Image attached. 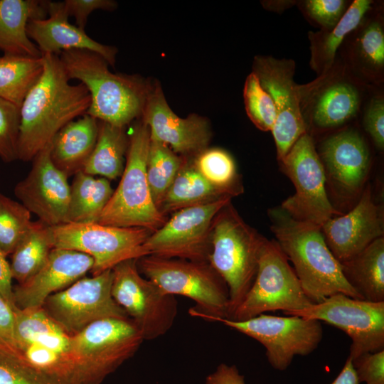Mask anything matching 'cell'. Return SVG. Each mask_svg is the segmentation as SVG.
Returning <instances> with one entry per match:
<instances>
[{
    "instance_id": "1",
    "label": "cell",
    "mask_w": 384,
    "mask_h": 384,
    "mask_svg": "<svg viewBox=\"0 0 384 384\" xmlns=\"http://www.w3.org/2000/svg\"><path fill=\"white\" fill-rule=\"evenodd\" d=\"M43 72L20 107L18 159L29 161L68 123L86 114L90 95L81 82L71 85L59 56L44 54Z\"/></svg>"
},
{
    "instance_id": "2",
    "label": "cell",
    "mask_w": 384,
    "mask_h": 384,
    "mask_svg": "<svg viewBox=\"0 0 384 384\" xmlns=\"http://www.w3.org/2000/svg\"><path fill=\"white\" fill-rule=\"evenodd\" d=\"M269 217L275 241L293 264L304 293L314 304L340 293L363 300L346 280L321 227L294 219L281 207L270 209Z\"/></svg>"
},
{
    "instance_id": "3",
    "label": "cell",
    "mask_w": 384,
    "mask_h": 384,
    "mask_svg": "<svg viewBox=\"0 0 384 384\" xmlns=\"http://www.w3.org/2000/svg\"><path fill=\"white\" fill-rule=\"evenodd\" d=\"M58 56L68 78L79 80L90 92L85 114L118 127L142 116L148 85L140 78L112 73L106 60L90 50H69Z\"/></svg>"
},
{
    "instance_id": "4",
    "label": "cell",
    "mask_w": 384,
    "mask_h": 384,
    "mask_svg": "<svg viewBox=\"0 0 384 384\" xmlns=\"http://www.w3.org/2000/svg\"><path fill=\"white\" fill-rule=\"evenodd\" d=\"M144 341L129 318L91 324L70 336L65 353L70 384H102L136 353Z\"/></svg>"
},
{
    "instance_id": "5",
    "label": "cell",
    "mask_w": 384,
    "mask_h": 384,
    "mask_svg": "<svg viewBox=\"0 0 384 384\" xmlns=\"http://www.w3.org/2000/svg\"><path fill=\"white\" fill-rule=\"evenodd\" d=\"M264 238L245 223L230 203L213 220L208 262L228 288V319L242 303L255 280Z\"/></svg>"
},
{
    "instance_id": "6",
    "label": "cell",
    "mask_w": 384,
    "mask_h": 384,
    "mask_svg": "<svg viewBox=\"0 0 384 384\" xmlns=\"http://www.w3.org/2000/svg\"><path fill=\"white\" fill-rule=\"evenodd\" d=\"M137 265L141 274L164 292L193 300L191 316L215 322L228 318V288L208 262L149 255L137 259Z\"/></svg>"
},
{
    "instance_id": "7",
    "label": "cell",
    "mask_w": 384,
    "mask_h": 384,
    "mask_svg": "<svg viewBox=\"0 0 384 384\" xmlns=\"http://www.w3.org/2000/svg\"><path fill=\"white\" fill-rule=\"evenodd\" d=\"M150 141L149 127L142 120L137 122L129 137L121 180L97 223L142 228L153 233L166 221L152 199L147 181L146 168Z\"/></svg>"
},
{
    "instance_id": "8",
    "label": "cell",
    "mask_w": 384,
    "mask_h": 384,
    "mask_svg": "<svg viewBox=\"0 0 384 384\" xmlns=\"http://www.w3.org/2000/svg\"><path fill=\"white\" fill-rule=\"evenodd\" d=\"M312 304L278 243L265 238L255 280L229 319L244 321L265 312L282 310L285 313Z\"/></svg>"
},
{
    "instance_id": "9",
    "label": "cell",
    "mask_w": 384,
    "mask_h": 384,
    "mask_svg": "<svg viewBox=\"0 0 384 384\" xmlns=\"http://www.w3.org/2000/svg\"><path fill=\"white\" fill-rule=\"evenodd\" d=\"M152 232L97 223H66L51 227L53 248L85 253L93 260L92 275L112 270L119 263L149 255L144 243Z\"/></svg>"
},
{
    "instance_id": "10",
    "label": "cell",
    "mask_w": 384,
    "mask_h": 384,
    "mask_svg": "<svg viewBox=\"0 0 384 384\" xmlns=\"http://www.w3.org/2000/svg\"><path fill=\"white\" fill-rule=\"evenodd\" d=\"M136 259L123 261L112 270L111 293L140 331L154 340L172 327L178 313L176 297L164 292L139 272Z\"/></svg>"
},
{
    "instance_id": "11",
    "label": "cell",
    "mask_w": 384,
    "mask_h": 384,
    "mask_svg": "<svg viewBox=\"0 0 384 384\" xmlns=\"http://www.w3.org/2000/svg\"><path fill=\"white\" fill-rule=\"evenodd\" d=\"M216 322L260 343L270 366L279 371L287 370L296 356L314 351L323 338L319 321L298 316L262 314L244 321L219 319Z\"/></svg>"
},
{
    "instance_id": "12",
    "label": "cell",
    "mask_w": 384,
    "mask_h": 384,
    "mask_svg": "<svg viewBox=\"0 0 384 384\" xmlns=\"http://www.w3.org/2000/svg\"><path fill=\"white\" fill-rule=\"evenodd\" d=\"M280 161L295 188L294 194L282 203V209L294 219L319 227L340 215L329 200L324 164L307 133L298 139Z\"/></svg>"
},
{
    "instance_id": "13",
    "label": "cell",
    "mask_w": 384,
    "mask_h": 384,
    "mask_svg": "<svg viewBox=\"0 0 384 384\" xmlns=\"http://www.w3.org/2000/svg\"><path fill=\"white\" fill-rule=\"evenodd\" d=\"M284 314L323 321L344 331L351 339V360L384 350V302H371L340 293Z\"/></svg>"
},
{
    "instance_id": "14",
    "label": "cell",
    "mask_w": 384,
    "mask_h": 384,
    "mask_svg": "<svg viewBox=\"0 0 384 384\" xmlns=\"http://www.w3.org/2000/svg\"><path fill=\"white\" fill-rule=\"evenodd\" d=\"M112 270L84 277L48 297L42 308L70 336L99 320L129 318L112 297Z\"/></svg>"
},
{
    "instance_id": "15",
    "label": "cell",
    "mask_w": 384,
    "mask_h": 384,
    "mask_svg": "<svg viewBox=\"0 0 384 384\" xmlns=\"http://www.w3.org/2000/svg\"><path fill=\"white\" fill-rule=\"evenodd\" d=\"M231 198L232 196H225L175 212L146 240L144 247L149 255L163 258L208 262L213 220L218 213L230 203Z\"/></svg>"
},
{
    "instance_id": "16",
    "label": "cell",
    "mask_w": 384,
    "mask_h": 384,
    "mask_svg": "<svg viewBox=\"0 0 384 384\" xmlns=\"http://www.w3.org/2000/svg\"><path fill=\"white\" fill-rule=\"evenodd\" d=\"M295 63L292 59L256 56L253 73L271 96L277 110L272 130L280 161L293 144L306 133L301 109L302 85L294 81Z\"/></svg>"
},
{
    "instance_id": "17",
    "label": "cell",
    "mask_w": 384,
    "mask_h": 384,
    "mask_svg": "<svg viewBox=\"0 0 384 384\" xmlns=\"http://www.w3.org/2000/svg\"><path fill=\"white\" fill-rule=\"evenodd\" d=\"M51 143L33 158L27 176L14 188V194L39 220L56 226L68 222L70 185L67 176L50 159Z\"/></svg>"
},
{
    "instance_id": "18",
    "label": "cell",
    "mask_w": 384,
    "mask_h": 384,
    "mask_svg": "<svg viewBox=\"0 0 384 384\" xmlns=\"http://www.w3.org/2000/svg\"><path fill=\"white\" fill-rule=\"evenodd\" d=\"M142 117L149 129L151 139L170 146L176 154H198L210 142L211 132L207 120L196 114L186 118L177 116L157 82L147 87Z\"/></svg>"
},
{
    "instance_id": "19",
    "label": "cell",
    "mask_w": 384,
    "mask_h": 384,
    "mask_svg": "<svg viewBox=\"0 0 384 384\" xmlns=\"http://www.w3.org/2000/svg\"><path fill=\"white\" fill-rule=\"evenodd\" d=\"M321 228L329 250L340 263L383 237L382 209L374 203L370 186L351 211L329 218Z\"/></svg>"
},
{
    "instance_id": "20",
    "label": "cell",
    "mask_w": 384,
    "mask_h": 384,
    "mask_svg": "<svg viewBox=\"0 0 384 384\" xmlns=\"http://www.w3.org/2000/svg\"><path fill=\"white\" fill-rule=\"evenodd\" d=\"M93 267L89 255L75 250L53 248L44 265L33 277L13 287L19 309L42 307L50 295L84 277Z\"/></svg>"
},
{
    "instance_id": "21",
    "label": "cell",
    "mask_w": 384,
    "mask_h": 384,
    "mask_svg": "<svg viewBox=\"0 0 384 384\" xmlns=\"http://www.w3.org/2000/svg\"><path fill=\"white\" fill-rule=\"evenodd\" d=\"M48 14L47 18L30 20L26 27L29 38L41 55H59L69 50H87L98 53L110 65H114L117 48L93 40L84 29L70 23L63 1H48Z\"/></svg>"
},
{
    "instance_id": "22",
    "label": "cell",
    "mask_w": 384,
    "mask_h": 384,
    "mask_svg": "<svg viewBox=\"0 0 384 384\" xmlns=\"http://www.w3.org/2000/svg\"><path fill=\"white\" fill-rule=\"evenodd\" d=\"M331 69L314 82L302 85V116L308 112L311 123L319 128L344 124L355 116L360 105L357 88L349 82L332 77Z\"/></svg>"
},
{
    "instance_id": "23",
    "label": "cell",
    "mask_w": 384,
    "mask_h": 384,
    "mask_svg": "<svg viewBox=\"0 0 384 384\" xmlns=\"http://www.w3.org/2000/svg\"><path fill=\"white\" fill-rule=\"evenodd\" d=\"M321 156L331 178L341 188L353 193L362 187L368 173L370 156L362 137L345 130L326 139Z\"/></svg>"
},
{
    "instance_id": "24",
    "label": "cell",
    "mask_w": 384,
    "mask_h": 384,
    "mask_svg": "<svg viewBox=\"0 0 384 384\" xmlns=\"http://www.w3.org/2000/svg\"><path fill=\"white\" fill-rule=\"evenodd\" d=\"M48 1L0 0V50L4 54L41 57L26 27L32 19L46 18Z\"/></svg>"
},
{
    "instance_id": "25",
    "label": "cell",
    "mask_w": 384,
    "mask_h": 384,
    "mask_svg": "<svg viewBox=\"0 0 384 384\" xmlns=\"http://www.w3.org/2000/svg\"><path fill=\"white\" fill-rule=\"evenodd\" d=\"M99 120L84 114L65 125L50 146L53 164L67 177L82 170L96 144Z\"/></svg>"
},
{
    "instance_id": "26",
    "label": "cell",
    "mask_w": 384,
    "mask_h": 384,
    "mask_svg": "<svg viewBox=\"0 0 384 384\" xmlns=\"http://www.w3.org/2000/svg\"><path fill=\"white\" fill-rule=\"evenodd\" d=\"M372 3L369 0H355L334 28L309 32L310 65L319 76L326 75L333 68L339 46L359 26L366 14L370 9Z\"/></svg>"
},
{
    "instance_id": "27",
    "label": "cell",
    "mask_w": 384,
    "mask_h": 384,
    "mask_svg": "<svg viewBox=\"0 0 384 384\" xmlns=\"http://www.w3.org/2000/svg\"><path fill=\"white\" fill-rule=\"evenodd\" d=\"M343 273L363 300L384 302V238H378L351 260L342 262Z\"/></svg>"
},
{
    "instance_id": "28",
    "label": "cell",
    "mask_w": 384,
    "mask_h": 384,
    "mask_svg": "<svg viewBox=\"0 0 384 384\" xmlns=\"http://www.w3.org/2000/svg\"><path fill=\"white\" fill-rule=\"evenodd\" d=\"M225 196L233 197L234 194L214 186L198 171L193 163L184 161L164 196L159 210L166 215L168 213L207 203Z\"/></svg>"
},
{
    "instance_id": "29",
    "label": "cell",
    "mask_w": 384,
    "mask_h": 384,
    "mask_svg": "<svg viewBox=\"0 0 384 384\" xmlns=\"http://www.w3.org/2000/svg\"><path fill=\"white\" fill-rule=\"evenodd\" d=\"M128 143L125 127L99 121L96 144L82 171L107 179H115L122 176Z\"/></svg>"
},
{
    "instance_id": "30",
    "label": "cell",
    "mask_w": 384,
    "mask_h": 384,
    "mask_svg": "<svg viewBox=\"0 0 384 384\" xmlns=\"http://www.w3.org/2000/svg\"><path fill=\"white\" fill-rule=\"evenodd\" d=\"M70 191L67 223H97L114 191L108 179L82 171L74 175Z\"/></svg>"
},
{
    "instance_id": "31",
    "label": "cell",
    "mask_w": 384,
    "mask_h": 384,
    "mask_svg": "<svg viewBox=\"0 0 384 384\" xmlns=\"http://www.w3.org/2000/svg\"><path fill=\"white\" fill-rule=\"evenodd\" d=\"M14 311L16 338L21 353L22 350L31 343H38L60 353L68 351L70 336L42 307H17Z\"/></svg>"
},
{
    "instance_id": "32",
    "label": "cell",
    "mask_w": 384,
    "mask_h": 384,
    "mask_svg": "<svg viewBox=\"0 0 384 384\" xmlns=\"http://www.w3.org/2000/svg\"><path fill=\"white\" fill-rule=\"evenodd\" d=\"M53 249L51 227L41 220L32 222L11 255L12 278L21 284L44 265Z\"/></svg>"
},
{
    "instance_id": "33",
    "label": "cell",
    "mask_w": 384,
    "mask_h": 384,
    "mask_svg": "<svg viewBox=\"0 0 384 384\" xmlns=\"http://www.w3.org/2000/svg\"><path fill=\"white\" fill-rule=\"evenodd\" d=\"M42 57L4 54L0 57V98L21 107L26 94L41 76Z\"/></svg>"
},
{
    "instance_id": "34",
    "label": "cell",
    "mask_w": 384,
    "mask_h": 384,
    "mask_svg": "<svg viewBox=\"0 0 384 384\" xmlns=\"http://www.w3.org/2000/svg\"><path fill=\"white\" fill-rule=\"evenodd\" d=\"M183 163L169 146L151 139L146 171L151 195L159 210Z\"/></svg>"
},
{
    "instance_id": "35",
    "label": "cell",
    "mask_w": 384,
    "mask_h": 384,
    "mask_svg": "<svg viewBox=\"0 0 384 384\" xmlns=\"http://www.w3.org/2000/svg\"><path fill=\"white\" fill-rule=\"evenodd\" d=\"M31 223L23 204L0 193V249L5 256L12 254Z\"/></svg>"
},
{
    "instance_id": "36",
    "label": "cell",
    "mask_w": 384,
    "mask_h": 384,
    "mask_svg": "<svg viewBox=\"0 0 384 384\" xmlns=\"http://www.w3.org/2000/svg\"><path fill=\"white\" fill-rule=\"evenodd\" d=\"M198 171L212 185L238 194L240 189L235 186V165L233 158L219 149H204L193 161Z\"/></svg>"
},
{
    "instance_id": "37",
    "label": "cell",
    "mask_w": 384,
    "mask_h": 384,
    "mask_svg": "<svg viewBox=\"0 0 384 384\" xmlns=\"http://www.w3.org/2000/svg\"><path fill=\"white\" fill-rule=\"evenodd\" d=\"M243 97L247 114L252 123L262 131H272L277 119L275 105L253 72L246 78Z\"/></svg>"
},
{
    "instance_id": "38",
    "label": "cell",
    "mask_w": 384,
    "mask_h": 384,
    "mask_svg": "<svg viewBox=\"0 0 384 384\" xmlns=\"http://www.w3.org/2000/svg\"><path fill=\"white\" fill-rule=\"evenodd\" d=\"M359 62L372 74L380 73L384 67V31L380 20L368 23L359 33L355 44Z\"/></svg>"
},
{
    "instance_id": "39",
    "label": "cell",
    "mask_w": 384,
    "mask_h": 384,
    "mask_svg": "<svg viewBox=\"0 0 384 384\" xmlns=\"http://www.w3.org/2000/svg\"><path fill=\"white\" fill-rule=\"evenodd\" d=\"M20 107L0 98V158L6 163L18 159Z\"/></svg>"
},
{
    "instance_id": "40",
    "label": "cell",
    "mask_w": 384,
    "mask_h": 384,
    "mask_svg": "<svg viewBox=\"0 0 384 384\" xmlns=\"http://www.w3.org/2000/svg\"><path fill=\"white\" fill-rule=\"evenodd\" d=\"M0 384H60L28 365L23 359L0 352Z\"/></svg>"
},
{
    "instance_id": "41",
    "label": "cell",
    "mask_w": 384,
    "mask_h": 384,
    "mask_svg": "<svg viewBox=\"0 0 384 384\" xmlns=\"http://www.w3.org/2000/svg\"><path fill=\"white\" fill-rule=\"evenodd\" d=\"M343 0H308L304 9L308 16L319 24L323 30L334 28L346 11Z\"/></svg>"
},
{
    "instance_id": "42",
    "label": "cell",
    "mask_w": 384,
    "mask_h": 384,
    "mask_svg": "<svg viewBox=\"0 0 384 384\" xmlns=\"http://www.w3.org/2000/svg\"><path fill=\"white\" fill-rule=\"evenodd\" d=\"M352 363L360 383L384 384V350L363 353Z\"/></svg>"
},
{
    "instance_id": "43",
    "label": "cell",
    "mask_w": 384,
    "mask_h": 384,
    "mask_svg": "<svg viewBox=\"0 0 384 384\" xmlns=\"http://www.w3.org/2000/svg\"><path fill=\"white\" fill-rule=\"evenodd\" d=\"M0 352L23 359L15 334V316L13 308L0 294Z\"/></svg>"
},
{
    "instance_id": "44",
    "label": "cell",
    "mask_w": 384,
    "mask_h": 384,
    "mask_svg": "<svg viewBox=\"0 0 384 384\" xmlns=\"http://www.w3.org/2000/svg\"><path fill=\"white\" fill-rule=\"evenodd\" d=\"M366 130L379 149L384 147V100L383 97H374L370 101L364 117Z\"/></svg>"
},
{
    "instance_id": "45",
    "label": "cell",
    "mask_w": 384,
    "mask_h": 384,
    "mask_svg": "<svg viewBox=\"0 0 384 384\" xmlns=\"http://www.w3.org/2000/svg\"><path fill=\"white\" fill-rule=\"evenodd\" d=\"M69 16H73L76 26L84 29L90 14L95 10L112 11L117 3L111 0H65L63 1Z\"/></svg>"
},
{
    "instance_id": "46",
    "label": "cell",
    "mask_w": 384,
    "mask_h": 384,
    "mask_svg": "<svg viewBox=\"0 0 384 384\" xmlns=\"http://www.w3.org/2000/svg\"><path fill=\"white\" fill-rule=\"evenodd\" d=\"M206 384H246L245 376L240 374L235 365L220 363L216 369L207 375Z\"/></svg>"
},
{
    "instance_id": "47",
    "label": "cell",
    "mask_w": 384,
    "mask_h": 384,
    "mask_svg": "<svg viewBox=\"0 0 384 384\" xmlns=\"http://www.w3.org/2000/svg\"><path fill=\"white\" fill-rule=\"evenodd\" d=\"M6 256L0 249V294L9 304L16 309L17 307L14 301L12 276L10 264L6 260Z\"/></svg>"
},
{
    "instance_id": "48",
    "label": "cell",
    "mask_w": 384,
    "mask_h": 384,
    "mask_svg": "<svg viewBox=\"0 0 384 384\" xmlns=\"http://www.w3.org/2000/svg\"><path fill=\"white\" fill-rule=\"evenodd\" d=\"M331 384H361L357 378L352 360L348 356L341 372Z\"/></svg>"
}]
</instances>
